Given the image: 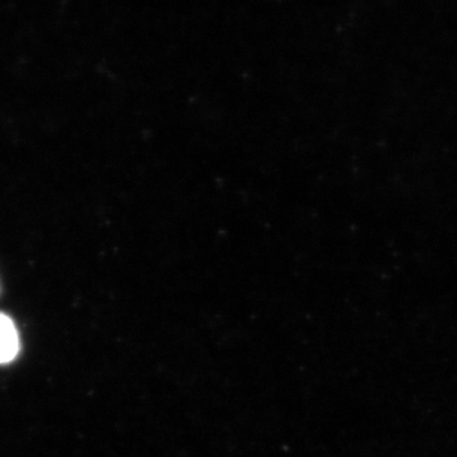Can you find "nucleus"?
<instances>
[{
  "label": "nucleus",
  "instance_id": "nucleus-1",
  "mask_svg": "<svg viewBox=\"0 0 457 457\" xmlns=\"http://www.w3.org/2000/svg\"><path fill=\"white\" fill-rule=\"evenodd\" d=\"M20 342L11 319L0 314V363L9 362L17 356Z\"/></svg>",
  "mask_w": 457,
  "mask_h": 457
}]
</instances>
